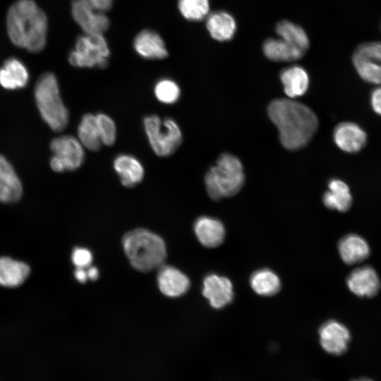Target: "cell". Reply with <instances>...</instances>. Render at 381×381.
Masks as SVG:
<instances>
[{
	"label": "cell",
	"instance_id": "cell-1",
	"mask_svg": "<svg viewBox=\"0 0 381 381\" xmlns=\"http://www.w3.org/2000/svg\"><path fill=\"white\" fill-rule=\"evenodd\" d=\"M269 117L276 126L282 145L290 150L306 146L318 128L314 111L303 103L290 98L276 99L267 108Z\"/></svg>",
	"mask_w": 381,
	"mask_h": 381
},
{
	"label": "cell",
	"instance_id": "cell-2",
	"mask_svg": "<svg viewBox=\"0 0 381 381\" xmlns=\"http://www.w3.org/2000/svg\"><path fill=\"white\" fill-rule=\"evenodd\" d=\"M6 26L15 45L32 52H39L45 47L47 19L33 0L14 2L8 11Z\"/></svg>",
	"mask_w": 381,
	"mask_h": 381
},
{
	"label": "cell",
	"instance_id": "cell-3",
	"mask_svg": "<svg viewBox=\"0 0 381 381\" xmlns=\"http://www.w3.org/2000/svg\"><path fill=\"white\" fill-rule=\"evenodd\" d=\"M123 246L132 266L138 271L148 272L163 265L167 257L164 241L158 235L144 229L126 233Z\"/></svg>",
	"mask_w": 381,
	"mask_h": 381
},
{
	"label": "cell",
	"instance_id": "cell-4",
	"mask_svg": "<svg viewBox=\"0 0 381 381\" xmlns=\"http://www.w3.org/2000/svg\"><path fill=\"white\" fill-rule=\"evenodd\" d=\"M245 182L243 167L240 159L229 153L222 154L216 164L205 176V185L209 196L218 200L233 196L242 188Z\"/></svg>",
	"mask_w": 381,
	"mask_h": 381
},
{
	"label": "cell",
	"instance_id": "cell-5",
	"mask_svg": "<svg viewBox=\"0 0 381 381\" xmlns=\"http://www.w3.org/2000/svg\"><path fill=\"white\" fill-rule=\"evenodd\" d=\"M35 98L40 115L49 128L55 132L63 131L68 123V111L53 73H44L39 78L35 87Z\"/></svg>",
	"mask_w": 381,
	"mask_h": 381
},
{
	"label": "cell",
	"instance_id": "cell-6",
	"mask_svg": "<svg viewBox=\"0 0 381 381\" xmlns=\"http://www.w3.org/2000/svg\"><path fill=\"white\" fill-rule=\"evenodd\" d=\"M143 128L152 150L159 157L170 156L182 142L181 128L171 118L147 116L143 119Z\"/></svg>",
	"mask_w": 381,
	"mask_h": 381
},
{
	"label": "cell",
	"instance_id": "cell-7",
	"mask_svg": "<svg viewBox=\"0 0 381 381\" xmlns=\"http://www.w3.org/2000/svg\"><path fill=\"white\" fill-rule=\"evenodd\" d=\"M110 50L103 35L84 34L78 37L68 55L69 63L78 68L107 67Z\"/></svg>",
	"mask_w": 381,
	"mask_h": 381
},
{
	"label": "cell",
	"instance_id": "cell-8",
	"mask_svg": "<svg viewBox=\"0 0 381 381\" xmlns=\"http://www.w3.org/2000/svg\"><path fill=\"white\" fill-rule=\"evenodd\" d=\"M50 148L53 152L50 167L55 172L75 171L84 162L85 148L75 137L68 135L55 138Z\"/></svg>",
	"mask_w": 381,
	"mask_h": 381
},
{
	"label": "cell",
	"instance_id": "cell-9",
	"mask_svg": "<svg viewBox=\"0 0 381 381\" xmlns=\"http://www.w3.org/2000/svg\"><path fill=\"white\" fill-rule=\"evenodd\" d=\"M71 13L85 34L103 35L109 27L105 13L95 10L85 0H73Z\"/></svg>",
	"mask_w": 381,
	"mask_h": 381
},
{
	"label": "cell",
	"instance_id": "cell-10",
	"mask_svg": "<svg viewBox=\"0 0 381 381\" xmlns=\"http://www.w3.org/2000/svg\"><path fill=\"white\" fill-rule=\"evenodd\" d=\"M320 343L328 353L340 356L348 349L351 335L349 329L335 320L325 322L319 329Z\"/></svg>",
	"mask_w": 381,
	"mask_h": 381
},
{
	"label": "cell",
	"instance_id": "cell-11",
	"mask_svg": "<svg viewBox=\"0 0 381 381\" xmlns=\"http://www.w3.org/2000/svg\"><path fill=\"white\" fill-rule=\"evenodd\" d=\"M333 139L337 146L348 153H356L366 145L367 134L358 124L344 121L334 129Z\"/></svg>",
	"mask_w": 381,
	"mask_h": 381
},
{
	"label": "cell",
	"instance_id": "cell-12",
	"mask_svg": "<svg viewBox=\"0 0 381 381\" xmlns=\"http://www.w3.org/2000/svg\"><path fill=\"white\" fill-rule=\"evenodd\" d=\"M202 294L213 308H222L233 299L232 284L225 277L209 274L203 281Z\"/></svg>",
	"mask_w": 381,
	"mask_h": 381
},
{
	"label": "cell",
	"instance_id": "cell-13",
	"mask_svg": "<svg viewBox=\"0 0 381 381\" xmlns=\"http://www.w3.org/2000/svg\"><path fill=\"white\" fill-rule=\"evenodd\" d=\"M346 283L350 291L360 297H372L380 288L379 277L370 266L355 269L348 277Z\"/></svg>",
	"mask_w": 381,
	"mask_h": 381
},
{
	"label": "cell",
	"instance_id": "cell-14",
	"mask_svg": "<svg viewBox=\"0 0 381 381\" xmlns=\"http://www.w3.org/2000/svg\"><path fill=\"white\" fill-rule=\"evenodd\" d=\"M113 167L119 176L121 184L132 188L140 183L145 176V169L140 161L128 154H119L113 161Z\"/></svg>",
	"mask_w": 381,
	"mask_h": 381
},
{
	"label": "cell",
	"instance_id": "cell-15",
	"mask_svg": "<svg viewBox=\"0 0 381 381\" xmlns=\"http://www.w3.org/2000/svg\"><path fill=\"white\" fill-rule=\"evenodd\" d=\"M22 194V183L14 168L4 156L0 155V202H15Z\"/></svg>",
	"mask_w": 381,
	"mask_h": 381
},
{
	"label": "cell",
	"instance_id": "cell-16",
	"mask_svg": "<svg viewBox=\"0 0 381 381\" xmlns=\"http://www.w3.org/2000/svg\"><path fill=\"white\" fill-rule=\"evenodd\" d=\"M157 282L161 292L169 297L180 296L184 294L190 286L187 276L169 265H162L159 268Z\"/></svg>",
	"mask_w": 381,
	"mask_h": 381
},
{
	"label": "cell",
	"instance_id": "cell-17",
	"mask_svg": "<svg viewBox=\"0 0 381 381\" xmlns=\"http://www.w3.org/2000/svg\"><path fill=\"white\" fill-rule=\"evenodd\" d=\"M133 47L135 52L146 59H162L168 55L162 38L151 30L140 32L135 37Z\"/></svg>",
	"mask_w": 381,
	"mask_h": 381
},
{
	"label": "cell",
	"instance_id": "cell-18",
	"mask_svg": "<svg viewBox=\"0 0 381 381\" xmlns=\"http://www.w3.org/2000/svg\"><path fill=\"white\" fill-rule=\"evenodd\" d=\"M194 231L198 241L205 247L214 248L219 246L225 237V229L218 219L202 216L194 224Z\"/></svg>",
	"mask_w": 381,
	"mask_h": 381
},
{
	"label": "cell",
	"instance_id": "cell-19",
	"mask_svg": "<svg viewBox=\"0 0 381 381\" xmlns=\"http://www.w3.org/2000/svg\"><path fill=\"white\" fill-rule=\"evenodd\" d=\"M29 73L24 64L11 57L0 68V85L6 90L23 88L28 84Z\"/></svg>",
	"mask_w": 381,
	"mask_h": 381
},
{
	"label": "cell",
	"instance_id": "cell-20",
	"mask_svg": "<svg viewBox=\"0 0 381 381\" xmlns=\"http://www.w3.org/2000/svg\"><path fill=\"white\" fill-rule=\"evenodd\" d=\"M206 28L214 40L225 42L234 37L237 26L236 20L229 13L217 11L207 16Z\"/></svg>",
	"mask_w": 381,
	"mask_h": 381
},
{
	"label": "cell",
	"instance_id": "cell-21",
	"mask_svg": "<svg viewBox=\"0 0 381 381\" xmlns=\"http://www.w3.org/2000/svg\"><path fill=\"white\" fill-rule=\"evenodd\" d=\"M280 80L287 97L294 99L303 95L309 86V76L301 66L294 65L282 70Z\"/></svg>",
	"mask_w": 381,
	"mask_h": 381
},
{
	"label": "cell",
	"instance_id": "cell-22",
	"mask_svg": "<svg viewBox=\"0 0 381 381\" xmlns=\"http://www.w3.org/2000/svg\"><path fill=\"white\" fill-rule=\"evenodd\" d=\"M30 272L25 262L9 257L0 258V285L5 287H16L22 284Z\"/></svg>",
	"mask_w": 381,
	"mask_h": 381
},
{
	"label": "cell",
	"instance_id": "cell-23",
	"mask_svg": "<svg viewBox=\"0 0 381 381\" xmlns=\"http://www.w3.org/2000/svg\"><path fill=\"white\" fill-rule=\"evenodd\" d=\"M328 188L322 198L324 205L331 210L347 211L352 204L349 186L340 179H332L328 183Z\"/></svg>",
	"mask_w": 381,
	"mask_h": 381
},
{
	"label": "cell",
	"instance_id": "cell-24",
	"mask_svg": "<svg viewBox=\"0 0 381 381\" xmlns=\"http://www.w3.org/2000/svg\"><path fill=\"white\" fill-rule=\"evenodd\" d=\"M339 252L345 263L352 265L364 260L370 254V248L361 236L349 234L340 240Z\"/></svg>",
	"mask_w": 381,
	"mask_h": 381
},
{
	"label": "cell",
	"instance_id": "cell-25",
	"mask_svg": "<svg viewBox=\"0 0 381 381\" xmlns=\"http://www.w3.org/2000/svg\"><path fill=\"white\" fill-rule=\"evenodd\" d=\"M262 50L267 58L278 62L296 61L305 54L279 37L266 40Z\"/></svg>",
	"mask_w": 381,
	"mask_h": 381
},
{
	"label": "cell",
	"instance_id": "cell-26",
	"mask_svg": "<svg viewBox=\"0 0 381 381\" xmlns=\"http://www.w3.org/2000/svg\"><path fill=\"white\" fill-rule=\"evenodd\" d=\"M77 138L85 149L97 151L102 145L95 119V114L87 113L83 116L77 130Z\"/></svg>",
	"mask_w": 381,
	"mask_h": 381
},
{
	"label": "cell",
	"instance_id": "cell-27",
	"mask_svg": "<svg viewBox=\"0 0 381 381\" xmlns=\"http://www.w3.org/2000/svg\"><path fill=\"white\" fill-rule=\"evenodd\" d=\"M276 32L279 37L306 53L310 46L309 38L299 25L286 20L277 24Z\"/></svg>",
	"mask_w": 381,
	"mask_h": 381
},
{
	"label": "cell",
	"instance_id": "cell-28",
	"mask_svg": "<svg viewBox=\"0 0 381 381\" xmlns=\"http://www.w3.org/2000/svg\"><path fill=\"white\" fill-rule=\"evenodd\" d=\"M250 284L256 294L265 296L277 294L281 287L279 277L268 269L255 272L250 277Z\"/></svg>",
	"mask_w": 381,
	"mask_h": 381
},
{
	"label": "cell",
	"instance_id": "cell-29",
	"mask_svg": "<svg viewBox=\"0 0 381 381\" xmlns=\"http://www.w3.org/2000/svg\"><path fill=\"white\" fill-rule=\"evenodd\" d=\"M178 7L187 20L200 21L209 15L210 3L208 0H179Z\"/></svg>",
	"mask_w": 381,
	"mask_h": 381
},
{
	"label": "cell",
	"instance_id": "cell-30",
	"mask_svg": "<svg viewBox=\"0 0 381 381\" xmlns=\"http://www.w3.org/2000/svg\"><path fill=\"white\" fill-rule=\"evenodd\" d=\"M154 94L159 102L165 104H172L179 99L181 89L174 80L162 78L155 83Z\"/></svg>",
	"mask_w": 381,
	"mask_h": 381
},
{
	"label": "cell",
	"instance_id": "cell-31",
	"mask_svg": "<svg viewBox=\"0 0 381 381\" xmlns=\"http://www.w3.org/2000/svg\"><path fill=\"white\" fill-rule=\"evenodd\" d=\"M99 138L102 145L111 146L116 139V126L114 121L104 113L95 114Z\"/></svg>",
	"mask_w": 381,
	"mask_h": 381
},
{
	"label": "cell",
	"instance_id": "cell-32",
	"mask_svg": "<svg viewBox=\"0 0 381 381\" xmlns=\"http://www.w3.org/2000/svg\"><path fill=\"white\" fill-rule=\"evenodd\" d=\"M352 63L361 79L369 83L381 85V63L368 61H353Z\"/></svg>",
	"mask_w": 381,
	"mask_h": 381
},
{
	"label": "cell",
	"instance_id": "cell-33",
	"mask_svg": "<svg viewBox=\"0 0 381 381\" xmlns=\"http://www.w3.org/2000/svg\"><path fill=\"white\" fill-rule=\"evenodd\" d=\"M353 61L381 63V42H368L359 44L353 53L352 61Z\"/></svg>",
	"mask_w": 381,
	"mask_h": 381
},
{
	"label": "cell",
	"instance_id": "cell-34",
	"mask_svg": "<svg viewBox=\"0 0 381 381\" xmlns=\"http://www.w3.org/2000/svg\"><path fill=\"white\" fill-rule=\"evenodd\" d=\"M71 260L76 267L85 268L92 260L91 252L84 248H75L72 253Z\"/></svg>",
	"mask_w": 381,
	"mask_h": 381
},
{
	"label": "cell",
	"instance_id": "cell-35",
	"mask_svg": "<svg viewBox=\"0 0 381 381\" xmlns=\"http://www.w3.org/2000/svg\"><path fill=\"white\" fill-rule=\"evenodd\" d=\"M370 104L373 111L381 116V85L375 87L371 92Z\"/></svg>",
	"mask_w": 381,
	"mask_h": 381
},
{
	"label": "cell",
	"instance_id": "cell-36",
	"mask_svg": "<svg viewBox=\"0 0 381 381\" xmlns=\"http://www.w3.org/2000/svg\"><path fill=\"white\" fill-rule=\"evenodd\" d=\"M95 10L105 13L109 11L113 4V0H85Z\"/></svg>",
	"mask_w": 381,
	"mask_h": 381
},
{
	"label": "cell",
	"instance_id": "cell-37",
	"mask_svg": "<svg viewBox=\"0 0 381 381\" xmlns=\"http://www.w3.org/2000/svg\"><path fill=\"white\" fill-rule=\"evenodd\" d=\"M75 279L81 283H84L88 279L87 271L85 268L77 267L74 273Z\"/></svg>",
	"mask_w": 381,
	"mask_h": 381
},
{
	"label": "cell",
	"instance_id": "cell-38",
	"mask_svg": "<svg viewBox=\"0 0 381 381\" xmlns=\"http://www.w3.org/2000/svg\"><path fill=\"white\" fill-rule=\"evenodd\" d=\"M87 277L91 280H96L99 277V271L95 267H90L87 270Z\"/></svg>",
	"mask_w": 381,
	"mask_h": 381
},
{
	"label": "cell",
	"instance_id": "cell-39",
	"mask_svg": "<svg viewBox=\"0 0 381 381\" xmlns=\"http://www.w3.org/2000/svg\"><path fill=\"white\" fill-rule=\"evenodd\" d=\"M353 381H373V380H372L371 379H369V378H361V379L355 380H353Z\"/></svg>",
	"mask_w": 381,
	"mask_h": 381
}]
</instances>
